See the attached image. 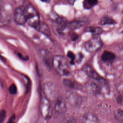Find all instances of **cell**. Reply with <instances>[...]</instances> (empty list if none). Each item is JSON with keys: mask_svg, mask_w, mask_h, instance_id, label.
<instances>
[{"mask_svg": "<svg viewBox=\"0 0 123 123\" xmlns=\"http://www.w3.org/2000/svg\"><path fill=\"white\" fill-rule=\"evenodd\" d=\"M25 19L26 23L34 28H36L40 22L37 10L30 3L25 5Z\"/></svg>", "mask_w": 123, "mask_h": 123, "instance_id": "1", "label": "cell"}, {"mask_svg": "<svg viewBox=\"0 0 123 123\" xmlns=\"http://www.w3.org/2000/svg\"><path fill=\"white\" fill-rule=\"evenodd\" d=\"M60 123H77V121L74 117L69 115L64 117Z\"/></svg>", "mask_w": 123, "mask_h": 123, "instance_id": "22", "label": "cell"}, {"mask_svg": "<svg viewBox=\"0 0 123 123\" xmlns=\"http://www.w3.org/2000/svg\"><path fill=\"white\" fill-rule=\"evenodd\" d=\"M63 83L65 86L71 89H81L82 87L81 84L70 79H64Z\"/></svg>", "mask_w": 123, "mask_h": 123, "instance_id": "12", "label": "cell"}, {"mask_svg": "<svg viewBox=\"0 0 123 123\" xmlns=\"http://www.w3.org/2000/svg\"><path fill=\"white\" fill-rule=\"evenodd\" d=\"M55 21L59 25V28L61 30H63L65 27H67L68 22L66 19L64 17L58 16Z\"/></svg>", "mask_w": 123, "mask_h": 123, "instance_id": "18", "label": "cell"}, {"mask_svg": "<svg viewBox=\"0 0 123 123\" xmlns=\"http://www.w3.org/2000/svg\"><path fill=\"white\" fill-rule=\"evenodd\" d=\"M86 22L85 20H73L68 23L67 27L72 30L76 29L83 26L86 24Z\"/></svg>", "mask_w": 123, "mask_h": 123, "instance_id": "14", "label": "cell"}, {"mask_svg": "<svg viewBox=\"0 0 123 123\" xmlns=\"http://www.w3.org/2000/svg\"><path fill=\"white\" fill-rule=\"evenodd\" d=\"M53 66L56 72L62 75H67L69 74V67L66 59L62 55L53 57Z\"/></svg>", "mask_w": 123, "mask_h": 123, "instance_id": "2", "label": "cell"}, {"mask_svg": "<svg viewBox=\"0 0 123 123\" xmlns=\"http://www.w3.org/2000/svg\"><path fill=\"white\" fill-rule=\"evenodd\" d=\"M40 110L42 115L46 119L49 118L51 113V108L49 100L46 97H43L40 104Z\"/></svg>", "mask_w": 123, "mask_h": 123, "instance_id": "6", "label": "cell"}, {"mask_svg": "<svg viewBox=\"0 0 123 123\" xmlns=\"http://www.w3.org/2000/svg\"><path fill=\"white\" fill-rule=\"evenodd\" d=\"M85 31L86 32H89L95 36H98L101 34L103 30V29L98 26H89L86 27L85 29Z\"/></svg>", "mask_w": 123, "mask_h": 123, "instance_id": "16", "label": "cell"}, {"mask_svg": "<svg viewBox=\"0 0 123 123\" xmlns=\"http://www.w3.org/2000/svg\"><path fill=\"white\" fill-rule=\"evenodd\" d=\"M115 118L117 121L120 123H123V110L117 109L114 112Z\"/></svg>", "mask_w": 123, "mask_h": 123, "instance_id": "20", "label": "cell"}, {"mask_svg": "<svg viewBox=\"0 0 123 123\" xmlns=\"http://www.w3.org/2000/svg\"><path fill=\"white\" fill-rule=\"evenodd\" d=\"M66 101L72 106H79L82 101V98L76 93L71 91H67L66 93Z\"/></svg>", "mask_w": 123, "mask_h": 123, "instance_id": "7", "label": "cell"}, {"mask_svg": "<svg viewBox=\"0 0 123 123\" xmlns=\"http://www.w3.org/2000/svg\"><path fill=\"white\" fill-rule=\"evenodd\" d=\"M8 90H9V92H10V93L11 94L13 95V94H16V93L17 92V88H16L15 85H14V84H12L9 86V87L8 88Z\"/></svg>", "mask_w": 123, "mask_h": 123, "instance_id": "24", "label": "cell"}, {"mask_svg": "<svg viewBox=\"0 0 123 123\" xmlns=\"http://www.w3.org/2000/svg\"></svg>", "mask_w": 123, "mask_h": 123, "instance_id": "28", "label": "cell"}, {"mask_svg": "<svg viewBox=\"0 0 123 123\" xmlns=\"http://www.w3.org/2000/svg\"><path fill=\"white\" fill-rule=\"evenodd\" d=\"M117 103L121 105H123V93L118 95L116 98Z\"/></svg>", "mask_w": 123, "mask_h": 123, "instance_id": "25", "label": "cell"}, {"mask_svg": "<svg viewBox=\"0 0 123 123\" xmlns=\"http://www.w3.org/2000/svg\"><path fill=\"white\" fill-rule=\"evenodd\" d=\"M83 70L90 77L92 78L93 80H97L98 82H104V79L102 78L90 65H86L83 68Z\"/></svg>", "mask_w": 123, "mask_h": 123, "instance_id": "10", "label": "cell"}, {"mask_svg": "<svg viewBox=\"0 0 123 123\" xmlns=\"http://www.w3.org/2000/svg\"><path fill=\"white\" fill-rule=\"evenodd\" d=\"M116 58V56L114 53L108 50H105L102 54L101 59L106 62H111Z\"/></svg>", "mask_w": 123, "mask_h": 123, "instance_id": "15", "label": "cell"}, {"mask_svg": "<svg viewBox=\"0 0 123 123\" xmlns=\"http://www.w3.org/2000/svg\"><path fill=\"white\" fill-rule=\"evenodd\" d=\"M39 55L44 63L49 67L53 66V59L50 53L46 49H41L39 51Z\"/></svg>", "mask_w": 123, "mask_h": 123, "instance_id": "9", "label": "cell"}, {"mask_svg": "<svg viewBox=\"0 0 123 123\" xmlns=\"http://www.w3.org/2000/svg\"><path fill=\"white\" fill-rule=\"evenodd\" d=\"M82 123H99V120L95 114L88 112L85 114L81 119Z\"/></svg>", "mask_w": 123, "mask_h": 123, "instance_id": "11", "label": "cell"}, {"mask_svg": "<svg viewBox=\"0 0 123 123\" xmlns=\"http://www.w3.org/2000/svg\"><path fill=\"white\" fill-rule=\"evenodd\" d=\"M67 55L68 58H69L71 60L70 63L72 64H74V60L75 59V55L71 51H69L67 52Z\"/></svg>", "mask_w": 123, "mask_h": 123, "instance_id": "23", "label": "cell"}, {"mask_svg": "<svg viewBox=\"0 0 123 123\" xmlns=\"http://www.w3.org/2000/svg\"><path fill=\"white\" fill-rule=\"evenodd\" d=\"M86 87L87 90L93 94H97L99 92V90L98 86L93 81L88 82L86 84Z\"/></svg>", "mask_w": 123, "mask_h": 123, "instance_id": "17", "label": "cell"}, {"mask_svg": "<svg viewBox=\"0 0 123 123\" xmlns=\"http://www.w3.org/2000/svg\"><path fill=\"white\" fill-rule=\"evenodd\" d=\"M17 54V55L18 56V57L20 58H21L23 60H27L28 59V57L27 56H26V57H24H24H23V56L20 53H18Z\"/></svg>", "mask_w": 123, "mask_h": 123, "instance_id": "27", "label": "cell"}, {"mask_svg": "<svg viewBox=\"0 0 123 123\" xmlns=\"http://www.w3.org/2000/svg\"><path fill=\"white\" fill-rule=\"evenodd\" d=\"M35 29L46 36L49 37L51 35L50 30L49 28V27L48 25L43 22L40 21L38 25Z\"/></svg>", "mask_w": 123, "mask_h": 123, "instance_id": "13", "label": "cell"}, {"mask_svg": "<svg viewBox=\"0 0 123 123\" xmlns=\"http://www.w3.org/2000/svg\"><path fill=\"white\" fill-rule=\"evenodd\" d=\"M14 20L19 25H23L26 23L25 5H21L15 10Z\"/></svg>", "mask_w": 123, "mask_h": 123, "instance_id": "5", "label": "cell"}, {"mask_svg": "<svg viewBox=\"0 0 123 123\" xmlns=\"http://www.w3.org/2000/svg\"><path fill=\"white\" fill-rule=\"evenodd\" d=\"M5 117H6V111L5 110H2L0 111V121L1 123L3 122V121L5 118Z\"/></svg>", "mask_w": 123, "mask_h": 123, "instance_id": "26", "label": "cell"}, {"mask_svg": "<svg viewBox=\"0 0 123 123\" xmlns=\"http://www.w3.org/2000/svg\"><path fill=\"white\" fill-rule=\"evenodd\" d=\"M43 90L46 97L49 99H57L58 96V87L52 82L48 81L44 84Z\"/></svg>", "mask_w": 123, "mask_h": 123, "instance_id": "3", "label": "cell"}, {"mask_svg": "<svg viewBox=\"0 0 123 123\" xmlns=\"http://www.w3.org/2000/svg\"><path fill=\"white\" fill-rule=\"evenodd\" d=\"M98 1L95 0H88L83 2V6L84 8L88 9L97 5Z\"/></svg>", "mask_w": 123, "mask_h": 123, "instance_id": "21", "label": "cell"}, {"mask_svg": "<svg viewBox=\"0 0 123 123\" xmlns=\"http://www.w3.org/2000/svg\"><path fill=\"white\" fill-rule=\"evenodd\" d=\"M54 110L58 114H63L67 111V105L65 99L61 96H59L56 100Z\"/></svg>", "mask_w": 123, "mask_h": 123, "instance_id": "8", "label": "cell"}, {"mask_svg": "<svg viewBox=\"0 0 123 123\" xmlns=\"http://www.w3.org/2000/svg\"><path fill=\"white\" fill-rule=\"evenodd\" d=\"M102 46V42L100 37L98 36H95L85 43L84 47L86 51L94 52L98 50Z\"/></svg>", "mask_w": 123, "mask_h": 123, "instance_id": "4", "label": "cell"}, {"mask_svg": "<svg viewBox=\"0 0 123 123\" xmlns=\"http://www.w3.org/2000/svg\"><path fill=\"white\" fill-rule=\"evenodd\" d=\"M116 24V21H114L111 17L105 16H104L100 20V24L101 25H112Z\"/></svg>", "mask_w": 123, "mask_h": 123, "instance_id": "19", "label": "cell"}]
</instances>
